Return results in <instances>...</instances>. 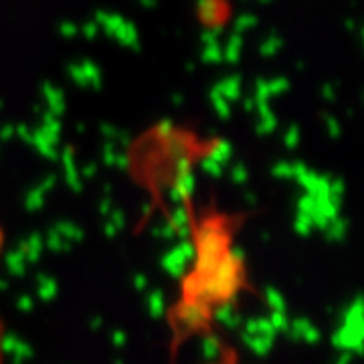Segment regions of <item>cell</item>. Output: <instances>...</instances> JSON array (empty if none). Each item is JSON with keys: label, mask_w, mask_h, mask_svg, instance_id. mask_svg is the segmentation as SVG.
<instances>
[{"label": "cell", "mask_w": 364, "mask_h": 364, "mask_svg": "<svg viewBox=\"0 0 364 364\" xmlns=\"http://www.w3.org/2000/svg\"><path fill=\"white\" fill-rule=\"evenodd\" d=\"M95 23L97 26H102L109 37H114L119 41L122 45H128V47H138V31L136 26L124 21L122 16L112 13H97L95 14Z\"/></svg>", "instance_id": "1"}, {"label": "cell", "mask_w": 364, "mask_h": 364, "mask_svg": "<svg viewBox=\"0 0 364 364\" xmlns=\"http://www.w3.org/2000/svg\"><path fill=\"white\" fill-rule=\"evenodd\" d=\"M71 77L77 81L79 85H100V69L93 63H81V65L71 67Z\"/></svg>", "instance_id": "2"}, {"label": "cell", "mask_w": 364, "mask_h": 364, "mask_svg": "<svg viewBox=\"0 0 364 364\" xmlns=\"http://www.w3.org/2000/svg\"><path fill=\"white\" fill-rule=\"evenodd\" d=\"M59 31H61V35H63V37H73V35L77 33V26L73 25V23H63Z\"/></svg>", "instance_id": "3"}, {"label": "cell", "mask_w": 364, "mask_h": 364, "mask_svg": "<svg viewBox=\"0 0 364 364\" xmlns=\"http://www.w3.org/2000/svg\"><path fill=\"white\" fill-rule=\"evenodd\" d=\"M97 28H100L97 23L91 21V23H87V25L83 26V35H85V37H95V35H97Z\"/></svg>", "instance_id": "4"}, {"label": "cell", "mask_w": 364, "mask_h": 364, "mask_svg": "<svg viewBox=\"0 0 364 364\" xmlns=\"http://www.w3.org/2000/svg\"><path fill=\"white\" fill-rule=\"evenodd\" d=\"M144 9H154L156 6V0H140Z\"/></svg>", "instance_id": "5"}, {"label": "cell", "mask_w": 364, "mask_h": 364, "mask_svg": "<svg viewBox=\"0 0 364 364\" xmlns=\"http://www.w3.org/2000/svg\"><path fill=\"white\" fill-rule=\"evenodd\" d=\"M0 360H2V356H0Z\"/></svg>", "instance_id": "6"}]
</instances>
